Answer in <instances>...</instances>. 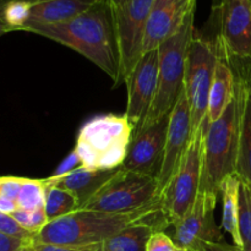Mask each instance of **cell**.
I'll return each instance as SVG.
<instances>
[{
	"instance_id": "obj_1",
	"label": "cell",
	"mask_w": 251,
	"mask_h": 251,
	"mask_svg": "<svg viewBox=\"0 0 251 251\" xmlns=\"http://www.w3.org/2000/svg\"><path fill=\"white\" fill-rule=\"evenodd\" d=\"M26 32L46 37L77 51L120 86V59L109 0H100L70 21L29 26Z\"/></svg>"
},
{
	"instance_id": "obj_2",
	"label": "cell",
	"mask_w": 251,
	"mask_h": 251,
	"mask_svg": "<svg viewBox=\"0 0 251 251\" xmlns=\"http://www.w3.org/2000/svg\"><path fill=\"white\" fill-rule=\"evenodd\" d=\"M136 223H147L154 232H164L169 225L162 211V200L129 213L77 210L48 222L34 237V242L75 247L100 244Z\"/></svg>"
},
{
	"instance_id": "obj_3",
	"label": "cell",
	"mask_w": 251,
	"mask_h": 251,
	"mask_svg": "<svg viewBox=\"0 0 251 251\" xmlns=\"http://www.w3.org/2000/svg\"><path fill=\"white\" fill-rule=\"evenodd\" d=\"M235 76V74H234ZM242 85L235 76L234 97L217 120L207 126L202 145V174L200 190L220 196L221 183L235 174L239 144Z\"/></svg>"
},
{
	"instance_id": "obj_4",
	"label": "cell",
	"mask_w": 251,
	"mask_h": 251,
	"mask_svg": "<svg viewBox=\"0 0 251 251\" xmlns=\"http://www.w3.org/2000/svg\"><path fill=\"white\" fill-rule=\"evenodd\" d=\"M132 139V126L126 115L98 114L78 130L75 151L81 164L90 171L122 168Z\"/></svg>"
},
{
	"instance_id": "obj_5",
	"label": "cell",
	"mask_w": 251,
	"mask_h": 251,
	"mask_svg": "<svg viewBox=\"0 0 251 251\" xmlns=\"http://www.w3.org/2000/svg\"><path fill=\"white\" fill-rule=\"evenodd\" d=\"M194 19L195 11L189 15L185 24L174 36L158 47L159 65L156 96L144 124L137 132L169 117L183 92L189 46L195 33Z\"/></svg>"
},
{
	"instance_id": "obj_6",
	"label": "cell",
	"mask_w": 251,
	"mask_h": 251,
	"mask_svg": "<svg viewBox=\"0 0 251 251\" xmlns=\"http://www.w3.org/2000/svg\"><path fill=\"white\" fill-rule=\"evenodd\" d=\"M159 200L156 179L119 168L78 210L129 213Z\"/></svg>"
},
{
	"instance_id": "obj_7",
	"label": "cell",
	"mask_w": 251,
	"mask_h": 251,
	"mask_svg": "<svg viewBox=\"0 0 251 251\" xmlns=\"http://www.w3.org/2000/svg\"><path fill=\"white\" fill-rule=\"evenodd\" d=\"M205 132V129H200L191 134L179 167L162 194V211L169 226L186 215L199 195Z\"/></svg>"
},
{
	"instance_id": "obj_8",
	"label": "cell",
	"mask_w": 251,
	"mask_h": 251,
	"mask_svg": "<svg viewBox=\"0 0 251 251\" xmlns=\"http://www.w3.org/2000/svg\"><path fill=\"white\" fill-rule=\"evenodd\" d=\"M217 50L213 38H207L195 29L190 42L185 68V92L190 107L191 130L205 129L208 96L215 73Z\"/></svg>"
},
{
	"instance_id": "obj_9",
	"label": "cell",
	"mask_w": 251,
	"mask_h": 251,
	"mask_svg": "<svg viewBox=\"0 0 251 251\" xmlns=\"http://www.w3.org/2000/svg\"><path fill=\"white\" fill-rule=\"evenodd\" d=\"M153 2L154 0H130L122 6H112L120 59V85L125 83L144 54L145 33Z\"/></svg>"
},
{
	"instance_id": "obj_10",
	"label": "cell",
	"mask_w": 251,
	"mask_h": 251,
	"mask_svg": "<svg viewBox=\"0 0 251 251\" xmlns=\"http://www.w3.org/2000/svg\"><path fill=\"white\" fill-rule=\"evenodd\" d=\"M211 21L218 50L228 59L251 60V10L247 0H222L212 7Z\"/></svg>"
},
{
	"instance_id": "obj_11",
	"label": "cell",
	"mask_w": 251,
	"mask_h": 251,
	"mask_svg": "<svg viewBox=\"0 0 251 251\" xmlns=\"http://www.w3.org/2000/svg\"><path fill=\"white\" fill-rule=\"evenodd\" d=\"M218 196L200 190L186 215L173 225V242L181 249L202 251L207 245L223 243L221 228L215 220Z\"/></svg>"
},
{
	"instance_id": "obj_12",
	"label": "cell",
	"mask_w": 251,
	"mask_h": 251,
	"mask_svg": "<svg viewBox=\"0 0 251 251\" xmlns=\"http://www.w3.org/2000/svg\"><path fill=\"white\" fill-rule=\"evenodd\" d=\"M158 49L142 54L125 80L127 91L126 115L132 126V135L140 130L153 103L158 82Z\"/></svg>"
},
{
	"instance_id": "obj_13",
	"label": "cell",
	"mask_w": 251,
	"mask_h": 251,
	"mask_svg": "<svg viewBox=\"0 0 251 251\" xmlns=\"http://www.w3.org/2000/svg\"><path fill=\"white\" fill-rule=\"evenodd\" d=\"M168 118L132 135L123 169L152 176L157 180L163 163Z\"/></svg>"
},
{
	"instance_id": "obj_14",
	"label": "cell",
	"mask_w": 251,
	"mask_h": 251,
	"mask_svg": "<svg viewBox=\"0 0 251 251\" xmlns=\"http://www.w3.org/2000/svg\"><path fill=\"white\" fill-rule=\"evenodd\" d=\"M191 134H193V130H191L190 107H189L185 86H184L183 92L168 118L163 163H162L161 172L157 176V184H158L161 196L179 167L184 152L191 139Z\"/></svg>"
},
{
	"instance_id": "obj_15",
	"label": "cell",
	"mask_w": 251,
	"mask_h": 251,
	"mask_svg": "<svg viewBox=\"0 0 251 251\" xmlns=\"http://www.w3.org/2000/svg\"><path fill=\"white\" fill-rule=\"evenodd\" d=\"M196 0H154L146 26L144 53L156 50L171 38L195 11Z\"/></svg>"
},
{
	"instance_id": "obj_16",
	"label": "cell",
	"mask_w": 251,
	"mask_h": 251,
	"mask_svg": "<svg viewBox=\"0 0 251 251\" xmlns=\"http://www.w3.org/2000/svg\"><path fill=\"white\" fill-rule=\"evenodd\" d=\"M227 60L242 85V110L235 174L239 176L242 183L251 185V60H234L228 58Z\"/></svg>"
},
{
	"instance_id": "obj_17",
	"label": "cell",
	"mask_w": 251,
	"mask_h": 251,
	"mask_svg": "<svg viewBox=\"0 0 251 251\" xmlns=\"http://www.w3.org/2000/svg\"><path fill=\"white\" fill-rule=\"evenodd\" d=\"M98 1L100 0H33L29 19L22 31L29 26L70 21L87 11Z\"/></svg>"
},
{
	"instance_id": "obj_18",
	"label": "cell",
	"mask_w": 251,
	"mask_h": 251,
	"mask_svg": "<svg viewBox=\"0 0 251 251\" xmlns=\"http://www.w3.org/2000/svg\"><path fill=\"white\" fill-rule=\"evenodd\" d=\"M216 50H217V61H216L210 96H208V110L205 123L206 129L211 123L217 120L223 114L234 97V71L229 61L218 50L217 47Z\"/></svg>"
},
{
	"instance_id": "obj_19",
	"label": "cell",
	"mask_w": 251,
	"mask_h": 251,
	"mask_svg": "<svg viewBox=\"0 0 251 251\" xmlns=\"http://www.w3.org/2000/svg\"><path fill=\"white\" fill-rule=\"evenodd\" d=\"M115 171H90L85 167H78L60 178H47L60 188L70 191L77 198L80 207L85 203L113 174Z\"/></svg>"
},
{
	"instance_id": "obj_20",
	"label": "cell",
	"mask_w": 251,
	"mask_h": 251,
	"mask_svg": "<svg viewBox=\"0 0 251 251\" xmlns=\"http://www.w3.org/2000/svg\"><path fill=\"white\" fill-rule=\"evenodd\" d=\"M242 180L237 174L226 176L220 186L222 198V222L221 227L232 237L233 243L242 249V238L239 232V199Z\"/></svg>"
},
{
	"instance_id": "obj_21",
	"label": "cell",
	"mask_w": 251,
	"mask_h": 251,
	"mask_svg": "<svg viewBox=\"0 0 251 251\" xmlns=\"http://www.w3.org/2000/svg\"><path fill=\"white\" fill-rule=\"evenodd\" d=\"M154 229L147 223H136L100 243V251H146Z\"/></svg>"
},
{
	"instance_id": "obj_22",
	"label": "cell",
	"mask_w": 251,
	"mask_h": 251,
	"mask_svg": "<svg viewBox=\"0 0 251 251\" xmlns=\"http://www.w3.org/2000/svg\"><path fill=\"white\" fill-rule=\"evenodd\" d=\"M46 180V194H44V212L48 217L49 222L58 218L64 217L66 215L75 212L80 208V202L77 198L60 188L53 181Z\"/></svg>"
},
{
	"instance_id": "obj_23",
	"label": "cell",
	"mask_w": 251,
	"mask_h": 251,
	"mask_svg": "<svg viewBox=\"0 0 251 251\" xmlns=\"http://www.w3.org/2000/svg\"><path fill=\"white\" fill-rule=\"evenodd\" d=\"M46 180L44 179L25 178L17 198V210L34 211L44 208Z\"/></svg>"
},
{
	"instance_id": "obj_24",
	"label": "cell",
	"mask_w": 251,
	"mask_h": 251,
	"mask_svg": "<svg viewBox=\"0 0 251 251\" xmlns=\"http://www.w3.org/2000/svg\"><path fill=\"white\" fill-rule=\"evenodd\" d=\"M33 0H9L4 7V20L10 32L22 31L31 14Z\"/></svg>"
},
{
	"instance_id": "obj_25",
	"label": "cell",
	"mask_w": 251,
	"mask_h": 251,
	"mask_svg": "<svg viewBox=\"0 0 251 251\" xmlns=\"http://www.w3.org/2000/svg\"><path fill=\"white\" fill-rule=\"evenodd\" d=\"M239 232L242 250L251 251V191L247 184L242 183L239 199Z\"/></svg>"
},
{
	"instance_id": "obj_26",
	"label": "cell",
	"mask_w": 251,
	"mask_h": 251,
	"mask_svg": "<svg viewBox=\"0 0 251 251\" xmlns=\"http://www.w3.org/2000/svg\"><path fill=\"white\" fill-rule=\"evenodd\" d=\"M11 216L19 222V225L24 229H26L27 232L32 233L34 235L38 234L49 222L48 217L44 212V208H39V210L34 211L16 210Z\"/></svg>"
},
{
	"instance_id": "obj_27",
	"label": "cell",
	"mask_w": 251,
	"mask_h": 251,
	"mask_svg": "<svg viewBox=\"0 0 251 251\" xmlns=\"http://www.w3.org/2000/svg\"><path fill=\"white\" fill-rule=\"evenodd\" d=\"M0 233L21 240H32L36 237L32 233L24 229L11 215H6L2 212H0Z\"/></svg>"
},
{
	"instance_id": "obj_28",
	"label": "cell",
	"mask_w": 251,
	"mask_h": 251,
	"mask_svg": "<svg viewBox=\"0 0 251 251\" xmlns=\"http://www.w3.org/2000/svg\"><path fill=\"white\" fill-rule=\"evenodd\" d=\"M25 178L14 176H0V198L16 202Z\"/></svg>"
},
{
	"instance_id": "obj_29",
	"label": "cell",
	"mask_w": 251,
	"mask_h": 251,
	"mask_svg": "<svg viewBox=\"0 0 251 251\" xmlns=\"http://www.w3.org/2000/svg\"><path fill=\"white\" fill-rule=\"evenodd\" d=\"M146 251H176V245L166 232H154L149 239Z\"/></svg>"
},
{
	"instance_id": "obj_30",
	"label": "cell",
	"mask_w": 251,
	"mask_h": 251,
	"mask_svg": "<svg viewBox=\"0 0 251 251\" xmlns=\"http://www.w3.org/2000/svg\"><path fill=\"white\" fill-rule=\"evenodd\" d=\"M81 166H82V164H81L80 156H78L77 152H76L75 149H74L73 151H71L70 153H69L63 161H61V163L59 164L58 168L54 171V173L51 174L50 178H60V176H66V174L70 173V172H73L74 169L78 168V167Z\"/></svg>"
},
{
	"instance_id": "obj_31",
	"label": "cell",
	"mask_w": 251,
	"mask_h": 251,
	"mask_svg": "<svg viewBox=\"0 0 251 251\" xmlns=\"http://www.w3.org/2000/svg\"><path fill=\"white\" fill-rule=\"evenodd\" d=\"M100 244L82 245H58V244H44V243L34 242V251H100Z\"/></svg>"
},
{
	"instance_id": "obj_32",
	"label": "cell",
	"mask_w": 251,
	"mask_h": 251,
	"mask_svg": "<svg viewBox=\"0 0 251 251\" xmlns=\"http://www.w3.org/2000/svg\"><path fill=\"white\" fill-rule=\"evenodd\" d=\"M26 242H29V240L16 239V238L7 237V235L0 233V251H15Z\"/></svg>"
},
{
	"instance_id": "obj_33",
	"label": "cell",
	"mask_w": 251,
	"mask_h": 251,
	"mask_svg": "<svg viewBox=\"0 0 251 251\" xmlns=\"http://www.w3.org/2000/svg\"><path fill=\"white\" fill-rule=\"evenodd\" d=\"M202 251H243L237 245L227 244L226 242L216 243V244H210L205 248Z\"/></svg>"
},
{
	"instance_id": "obj_34",
	"label": "cell",
	"mask_w": 251,
	"mask_h": 251,
	"mask_svg": "<svg viewBox=\"0 0 251 251\" xmlns=\"http://www.w3.org/2000/svg\"><path fill=\"white\" fill-rule=\"evenodd\" d=\"M7 1H9V0H0V37L10 32L9 27L6 26L4 20V7L5 5L7 4Z\"/></svg>"
},
{
	"instance_id": "obj_35",
	"label": "cell",
	"mask_w": 251,
	"mask_h": 251,
	"mask_svg": "<svg viewBox=\"0 0 251 251\" xmlns=\"http://www.w3.org/2000/svg\"><path fill=\"white\" fill-rule=\"evenodd\" d=\"M15 251H34V239L26 242L24 245L16 249Z\"/></svg>"
},
{
	"instance_id": "obj_36",
	"label": "cell",
	"mask_w": 251,
	"mask_h": 251,
	"mask_svg": "<svg viewBox=\"0 0 251 251\" xmlns=\"http://www.w3.org/2000/svg\"><path fill=\"white\" fill-rule=\"evenodd\" d=\"M109 1L112 6H122V5L126 4V2L130 1V0H109Z\"/></svg>"
},
{
	"instance_id": "obj_37",
	"label": "cell",
	"mask_w": 251,
	"mask_h": 251,
	"mask_svg": "<svg viewBox=\"0 0 251 251\" xmlns=\"http://www.w3.org/2000/svg\"><path fill=\"white\" fill-rule=\"evenodd\" d=\"M221 2H222V0H212V7L220 6Z\"/></svg>"
},
{
	"instance_id": "obj_38",
	"label": "cell",
	"mask_w": 251,
	"mask_h": 251,
	"mask_svg": "<svg viewBox=\"0 0 251 251\" xmlns=\"http://www.w3.org/2000/svg\"><path fill=\"white\" fill-rule=\"evenodd\" d=\"M176 251H188V250H185V249H181V248H178V247H176Z\"/></svg>"
},
{
	"instance_id": "obj_39",
	"label": "cell",
	"mask_w": 251,
	"mask_h": 251,
	"mask_svg": "<svg viewBox=\"0 0 251 251\" xmlns=\"http://www.w3.org/2000/svg\"><path fill=\"white\" fill-rule=\"evenodd\" d=\"M247 2H248V5H249V7H250V10H251V0H247Z\"/></svg>"
},
{
	"instance_id": "obj_40",
	"label": "cell",
	"mask_w": 251,
	"mask_h": 251,
	"mask_svg": "<svg viewBox=\"0 0 251 251\" xmlns=\"http://www.w3.org/2000/svg\"><path fill=\"white\" fill-rule=\"evenodd\" d=\"M248 186H249V189H250V191H251V185H248Z\"/></svg>"
}]
</instances>
